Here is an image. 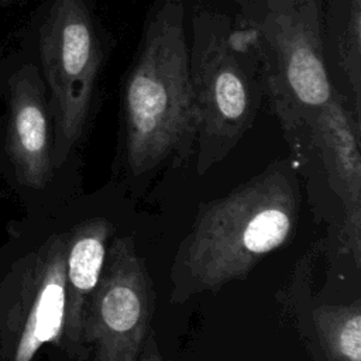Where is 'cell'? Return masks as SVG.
Here are the masks:
<instances>
[{"label": "cell", "mask_w": 361, "mask_h": 361, "mask_svg": "<svg viewBox=\"0 0 361 361\" xmlns=\"http://www.w3.org/2000/svg\"><path fill=\"white\" fill-rule=\"evenodd\" d=\"M298 209L293 178L282 165L204 204L175 261L176 290L188 296L244 278L290 240Z\"/></svg>", "instance_id": "1"}, {"label": "cell", "mask_w": 361, "mask_h": 361, "mask_svg": "<svg viewBox=\"0 0 361 361\" xmlns=\"http://www.w3.org/2000/svg\"><path fill=\"white\" fill-rule=\"evenodd\" d=\"M124 145L134 175L171 155L186 158L196 141L185 10L165 0L149 18L123 92Z\"/></svg>", "instance_id": "2"}, {"label": "cell", "mask_w": 361, "mask_h": 361, "mask_svg": "<svg viewBox=\"0 0 361 361\" xmlns=\"http://www.w3.org/2000/svg\"><path fill=\"white\" fill-rule=\"evenodd\" d=\"M66 228L32 217L11 220L0 244V361L65 357Z\"/></svg>", "instance_id": "3"}, {"label": "cell", "mask_w": 361, "mask_h": 361, "mask_svg": "<svg viewBox=\"0 0 361 361\" xmlns=\"http://www.w3.org/2000/svg\"><path fill=\"white\" fill-rule=\"evenodd\" d=\"M44 80L52 117V161L61 171L82 141L106 54L87 0H44L21 35V49Z\"/></svg>", "instance_id": "4"}, {"label": "cell", "mask_w": 361, "mask_h": 361, "mask_svg": "<svg viewBox=\"0 0 361 361\" xmlns=\"http://www.w3.org/2000/svg\"><path fill=\"white\" fill-rule=\"evenodd\" d=\"M231 41L258 56L276 114L286 127H307L331 97L314 0H252Z\"/></svg>", "instance_id": "5"}, {"label": "cell", "mask_w": 361, "mask_h": 361, "mask_svg": "<svg viewBox=\"0 0 361 361\" xmlns=\"http://www.w3.org/2000/svg\"><path fill=\"white\" fill-rule=\"evenodd\" d=\"M227 17L202 10L192 23L189 73L199 144L197 172L226 157L252 124L261 83L254 54L230 38Z\"/></svg>", "instance_id": "6"}, {"label": "cell", "mask_w": 361, "mask_h": 361, "mask_svg": "<svg viewBox=\"0 0 361 361\" xmlns=\"http://www.w3.org/2000/svg\"><path fill=\"white\" fill-rule=\"evenodd\" d=\"M0 180L31 212L58 171L47 89L21 51L6 55L0 65Z\"/></svg>", "instance_id": "7"}, {"label": "cell", "mask_w": 361, "mask_h": 361, "mask_svg": "<svg viewBox=\"0 0 361 361\" xmlns=\"http://www.w3.org/2000/svg\"><path fill=\"white\" fill-rule=\"evenodd\" d=\"M154 292L144 259L130 237L107 247L100 279L82 319V343L92 361H138L149 333Z\"/></svg>", "instance_id": "8"}, {"label": "cell", "mask_w": 361, "mask_h": 361, "mask_svg": "<svg viewBox=\"0 0 361 361\" xmlns=\"http://www.w3.org/2000/svg\"><path fill=\"white\" fill-rule=\"evenodd\" d=\"M344 207L345 245L361 264V123L344 97L333 92L306 127Z\"/></svg>", "instance_id": "9"}, {"label": "cell", "mask_w": 361, "mask_h": 361, "mask_svg": "<svg viewBox=\"0 0 361 361\" xmlns=\"http://www.w3.org/2000/svg\"><path fill=\"white\" fill-rule=\"evenodd\" d=\"M66 231L65 354L68 358L85 360L87 350L82 343L83 310L100 279L114 227L104 217H92L75 223Z\"/></svg>", "instance_id": "10"}, {"label": "cell", "mask_w": 361, "mask_h": 361, "mask_svg": "<svg viewBox=\"0 0 361 361\" xmlns=\"http://www.w3.org/2000/svg\"><path fill=\"white\" fill-rule=\"evenodd\" d=\"M320 345L329 361H361V309L351 305H323L313 312Z\"/></svg>", "instance_id": "11"}, {"label": "cell", "mask_w": 361, "mask_h": 361, "mask_svg": "<svg viewBox=\"0 0 361 361\" xmlns=\"http://www.w3.org/2000/svg\"><path fill=\"white\" fill-rule=\"evenodd\" d=\"M341 54V63L353 92V111L361 123V0H350V18Z\"/></svg>", "instance_id": "12"}, {"label": "cell", "mask_w": 361, "mask_h": 361, "mask_svg": "<svg viewBox=\"0 0 361 361\" xmlns=\"http://www.w3.org/2000/svg\"><path fill=\"white\" fill-rule=\"evenodd\" d=\"M138 361H168L161 355L158 344L151 333H148V336L142 344Z\"/></svg>", "instance_id": "13"}, {"label": "cell", "mask_w": 361, "mask_h": 361, "mask_svg": "<svg viewBox=\"0 0 361 361\" xmlns=\"http://www.w3.org/2000/svg\"><path fill=\"white\" fill-rule=\"evenodd\" d=\"M25 0H0V7L1 8H8L14 6H23Z\"/></svg>", "instance_id": "14"}, {"label": "cell", "mask_w": 361, "mask_h": 361, "mask_svg": "<svg viewBox=\"0 0 361 361\" xmlns=\"http://www.w3.org/2000/svg\"><path fill=\"white\" fill-rule=\"evenodd\" d=\"M0 199H1V200H10V199H11L8 190L4 188V185L1 183V180H0Z\"/></svg>", "instance_id": "15"}, {"label": "cell", "mask_w": 361, "mask_h": 361, "mask_svg": "<svg viewBox=\"0 0 361 361\" xmlns=\"http://www.w3.org/2000/svg\"><path fill=\"white\" fill-rule=\"evenodd\" d=\"M4 56H6V55H3V54H1V49H0V65H1L3 59H4Z\"/></svg>", "instance_id": "16"}]
</instances>
